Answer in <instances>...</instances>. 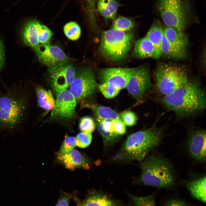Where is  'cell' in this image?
<instances>
[{
    "label": "cell",
    "instance_id": "obj_12",
    "mask_svg": "<svg viewBox=\"0 0 206 206\" xmlns=\"http://www.w3.org/2000/svg\"><path fill=\"white\" fill-rule=\"evenodd\" d=\"M149 71L144 67L138 68L130 79L126 87L129 93L139 99L153 87Z\"/></svg>",
    "mask_w": 206,
    "mask_h": 206
},
{
    "label": "cell",
    "instance_id": "obj_37",
    "mask_svg": "<svg viewBox=\"0 0 206 206\" xmlns=\"http://www.w3.org/2000/svg\"><path fill=\"white\" fill-rule=\"evenodd\" d=\"M72 197L71 194L64 193L61 195L55 206H69L70 199Z\"/></svg>",
    "mask_w": 206,
    "mask_h": 206
},
{
    "label": "cell",
    "instance_id": "obj_34",
    "mask_svg": "<svg viewBox=\"0 0 206 206\" xmlns=\"http://www.w3.org/2000/svg\"><path fill=\"white\" fill-rule=\"evenodd\" d=\"M76 146L81 148H85L88 146L92 141V133L82 132L78 134L76 137Z\"/></svg>",
    "mask_w": 206,
    "mask_h": 206
},
{
    "label": "cell",
    "instance_id": "obj_13",
    "mask_svg": "<svg viewBox=\"0 0 206 206\" xmlns=\"http://www.w3.org/2000/svg\"><path fill=\"white\" fill-rule=\"evenodd\" d=\"M39 60L43 65L50 67L68 62L69 58L59 47L49 43L40 44L33 49Z\"/></svg>",
    "mask_w": 206,
    "mask_h": 206
},
{
    "label": "cell",
    "instance_id": "obj_15",
    "mask_svg": "<svg viewBox=\"0 0 206 206\" xmlns=\"http://www.w3.org/2000/svg\"><path fill=\"white\" fill-rule=\"evenodd\" d=\"M57 159L66 168L71 170L76 168H90L88 159L78 150L74 149L65 154H57Z\"/></svg>",
    "mask_w": 206,
    "mask_h": 206
},
{
    "label": "cell",
    "instance_id": "obj_21",
    "mask_svg": "<svg viewBox=\"0 0 206 206\" xmlns=\"http://www.w3.org/2000/svg\"><path fill=\"white\" fill-rule=\"evenodd\" d=\"M155 53L153 45L146 36L139 39L135 42L133 53L137 58H154Z\"/></svg>",
    "mask_w": 206,
    "mask_h": 206
},
{
    "label": "cell",
    "instance_id": "obj_6",
    "mask_svg": "<svg viewBox=\"0 0 206 206\" xmlns=\"http://www.w3.org/2000/svg\"><path fill=\"white\" fill-rule=\"evenodd\" d=\"M153 74L155 88L163 96L172 93L188 81L185 69L172 65L161 64Z\"/></svg>",
    "mask_w": 206,
    "mask_h": 206
},
{
    "label": "cell",
    "instance_id": "obj_30",
    "mask_svg": "<svg viewBox=\"0 0 206 206\" xmlns=\"http://www.w3.org/2000/svg\"><path fill=\"white\" fill-rule=\"evenodd\" d=\"M37 30L38 39L40 44L48 43L53 35L52 31L39 22L38 23Z\"/></svg>",
    "mask_w": 206,
    "mask_h": 206
},
{
    "label": "cell",
    "instance_id": "obj_19",
    "mask_svg": "<svg viewBox=\"0 0 206 206\" xmlns=\"http://www.w3.org/2000/svg\"><path fill=\"white\" fill-rule=\"evenodd\" d=\"M98 130L102 136L105 147L112 146L119 139L120 137L113 132L111 128L112 120L97 117Z\"/></svg>",
    "mask_w": 206,
    "mask_h": 206
},
{
    "label": "cell",
    "instance_id": "obj_32",
    "mask_svg": "<svg viewBox=\"0 0 206 206\" xmlns=\"http://www.w3.org/2000/svg\"><path fill=\"white\" fill-rule=\"evenodd\" d=\"M76 146V137L66 135L60 150L57 154H63L68 153L73 150Z\"/></svg>",
    "mask_w": 206,
    "mask_h": 206
},
{
    "label": "cell",
    "instance_id": "obj_28",
    "mask_svg": "<svg viewBox=\"0 0 206 206\" xmlns=\"http://www.w3.org/2000/svg\"><path fill=\"white\" fill-rule=\"evenodd\" d=\"M134 23L130 19L123 17L117 18L113 22L112 29L122 31H127L134 26Z\"/></svg>",
    "mask_w": 206,
    "mask_h": 206
},
{
    "label": "cell",
    "instance_id": "obj_8",
    "mask_svg": "<svg viewBox=\"0 0 206 206\" xmlns=\"http://www.w3.org/2000/svg\"><path fill=\"white\" fill-rule=\"evenodd\" d=\"M48 74L50 85L56 95L69 87L76 73L74 66L68 62L49 67Z\"/></svg>",
    "mask_w": 206,
    "mask_h": 206
},
{
    "label": "cell",
    "instance_id": "obj_3",
    "mask_svg": "<svg viewBox=\"0 0 206 206\" xmlns=\"http://www.w3.org/2000/svg\"><path fill=\"white\" fill-rule=\"evenodd\" d=\"M163 128L153 125L130 134L123 143L118 157L125 162H141L160 142L163 135Z\"/></svg>",
    "mask_w": 206,
    "mask_h": 206
},
{
    "label": "cell",
    "instance_id": "obj_18",
    "mask_svg": "<svg viewBox=\"0 0 206 206\" xmlns=\"http://www.w3.org/2000/svg\"><path fill=\"white\" fill-rule=\"evenodd\" d=\"M38 22L35 20L28 21L24 24L21 30V37L23 42L33 49L40 44L37 35Z\"/></svg>",
    "mask_w": 206,
    "mask_h": 206
},
{
    "label": "cell",
    "instance_id": "obj_9",
    "mask_svg": "<svg viewBox=\"0 0 206 206\" xmlns=\"http://www.w3.org/2000/svg\"><path fill=\"white\" fill-rule=\"evenodd\" d=\"M96 87L93 71L89 68H85L76 73L69 90L77 101L91 97L94 94Z\"/></svg>",
    "mask_w": 206,
    "mask_h": 206
},
{
    "label": "cell",
    "instance_id": "obj_31",
    "mask_svg": "<svg viewBox=\"0 0 206 206\" xmlns=\"http://www.w3.org/2000/svg\"><path fill=\"white\" fill-rule=\"evenodd\" d=\"M98 88L103 96L108 99L113 98L118 94L120 90L106 83L98 85Z\"/></svg>",
    "mask_w": 206,
    "mask_h": 206
},
{
    "label": "cell",
    "instance_id": "obj_23",
    "mask_svg": "<svg viewBox=\"0 0 206 206\" xmlns=\"http://www.w3.org/2000/svg\"><path fill=\"white\" fill-rule=\"evenodd\" d=\"M206 177L188 182L186 186L193 197L203 203H206Z\"/></svg>",
    "mask_w": 206,
    "mask_h": 206
},
{
    "label": "cell",
    "instance_id": "obj_1",
    "mask_svg": "<svg viewBox=\"0 0 206 206\" xmlns=\"http://www.w3.org/2000/svg\"><path fill=\"white\" fill-rule=\"evenodd\" d=\"M29 99L25 91L14 87L0 94V133L7 135L22 133V125L28 109Z\"/></svg>",
    "mask_w": 206,
    "mask_h": 206
},
{
    "label": "cell",
    "instance_id": "obj_39",
    "mask_svg": "<svg viewBox=\"0 0 206 206\" xmlns=\"http://www.w3.org/2000/svg\"><path fill=\"white\" fill-rule=\"evenodd\" d=\"M5 60L4 49L3 43L0 39V72L4 65Z\"/></svg>",
    "mask_w": 206,
    "mask_h": 206
},
{
    "label": "cell",
    "instance_id": "obj_5",
    "mask_svg": "<svg viewBox=\"0 0 206 206\" xmlns=\"http://www.w3.org/2000/svg\"><path fill=\"white\" fill-rule=\"evenodd\" d=\"M132 32L111 29L104 31L100 49L103 56L112 61L123 59L130 49L133 37Z\"/></svg>",
    "mask_w": 206,
    "mask_h": 206
},
{
    "label": "cell",
    "instance_id": "obj_10",
    "mask_svg": "<svg viewBox=\"0 0 206 206\" xmlns=\"http://www.w3.org/2000/svg\"><path fill=\"white\" fill-rule=\"evenodd\" d=\"M56 96V104L51 112V117L61 120H71L75 113L76 105V99L67 89L60 92Z\"/></svg>",
    "mask_w": 206,
    "mask_h": 206
},
{
    "label": "cell",
    "instance_id": "obj_22",
    "mask_svg": "<svg viewBox=\"0 0 206 206\" xmlns=\"http://www.w3.org/2000/svg\"><path fill=\"white\" fill-rule=\"evenodd\" d=\"M35 92L39 106L46 111L52 110L55 107L56 100L51 91L38 86L35 87Z\"/></svg>",
    "mask_w": 206,
    "mask_h": 206
},
{
    "label": "cell",
    "instance_id": "obj_16",
    "mask_svg": "<svg viewBox=\"0 0 206 206\" xmlns=\"http://www.w3.org/2000/svg\"><path fill=\"white\" fill-rule=\"evenodd\" d=\"M163 28L164 36L169 42L179 51L186 54L189 41L183 31L166 26Z\"/></svg>",
    "mask_w": 206,
    "mask_h": 206
},
{
    "label": "cell",
    "instance_id": "obj_2",
    "mask_svg": "<svg viewBox=\"0 0 206 206\" xmlns=\"http://www.w3.org/2000/svg\"><path fill=\"white\" fill-rule=\"evenodd\" d=\"M158 100L167 110L180 117L201 112L206 105L205 92L199 82L195 80H188L172 93Z\"/></svg>",
    "mask_w": 206,
    "mask_h": 206
},
{
    "label": "cell",
    "instance_id": "obj_7",
    "mask_svg": "<svg viewBox=\"0 0 206 206\" xmlns=\"http://www.w3.org/2000/svg\"><path fill=\"white\" fill-rule=\"evenodd\" d=\"M157 10L166 26L184 31L191 13L186 0H158Z\"/></svg>",
    "mask_w": 206,
    "mask_h": 206
},
{
    "label": "cell",
    "instance_id": "obj_38",
    "mask_svg": "<svg viewBox=\"0 0 206 206\" xmlns=\"http://www.w3.org/2000/svg\"><path fill=\"white\" fill-rule=\"evenodd\" d=\"M164 206H187L184 202L178 199H173L167 201Z\"/></svg>",
    "mask_w": 206,
    "mask_h": 206
},
{
    "label": "cell",
    "instance_id": "obj_36",
    "mask_svg": "<svg viewBox=\"0 0 206 206\" xmlns=\"http://www.w3.org/2000/svg\"><path fill=\"white\" fill-rule=\"evenodd\" d=\"M121 119L125 125L131 126L134 125L137 120L135 114L130 111L123 112L120 116Z\"/></svg>",
    "mask_w": 206,
    "mask_h": 206
},
{
    "label": "cell",
    "instance_id": "obj_4",
    "mask_svg": "<svg viewBox=\"0 0 206 206\" xmlns=\"http://www.w3.org/2000/svg\"><path fill=\"white\" fill-rule=\"evenodd\" d=\"M142 173L137 183L160 188H168L173 185L175 177L170 163L160 156L152 155L140 162Z\"/></svg>",
    "mask_w": 206,
    "mask_h": 206
},
{
    "label": "cell",
    "instance_id": "obj_20",
    "mask_svg": "<svg viewBox=\"0 0 206 206\" xmlns=\"http://www.w3.org/2000/svg\"><path fill=\"white\" fill-rule=\"evenodd\" d=\"M77 206H119L118 204L107 196L97 193H92L85 199L75 198Z\"/></svg>",
    "mask_w": 206,
    "mask_h": 206
},
{
    "label": "cell",
    "instance_id": "obj_17",
    "mask_svg": "<svg viewBox=\"0 0 206 206\" xmlns=\"http://www.w3.org/2000/svg\"><path fill=\"white\" fill-rule=\"evenodd\" d=\"M164 36L163 27L159 21L155 19L145 36L154 46L155 59H159L162 56L161 45Z\"/></svg>",
    "mask_w": 206,
    "mask_h": 206
},
{
    "label": "cell",
    "instance_id": "obj_14",
    "mask_svg": "<svg viewBox=\"0 0 206 206\" xmlns=\"http://www.w3.org/2000/svg\"><path fill=\"white\" fill-rule=\"evenodd\" d=\"M187 145L192 157L197 161H203L206 159V132L203 129L192 130L188 133Z\"/></svg>",
    "mask_w": 206,
    "mask_h": 206
},
{
    "label": "cell",
    "instance_id": "obj_35",
    "mask_svg": "<svg viewBox=\"0 0 206 206\" xmlns=\"http://www.w3.org/2000/svg\"><path fill=\"white\" fill-rule=\"evenodd\" d=\"M111 128L113 133L120 137L126 132L125 125L121 119L112 120Z\"/></svg>",
    "mask_w": 206,
    "mask_h": 206
},
{
    "label": "cell",
    "instance_id": "obj_27",
    "mask_svg": "<svg viewBox=\"0 0 206 206\" xmlns=\"http://www.w3.org/2000/svg\"><path fill=\"white\" fill-rule=\"evenodd\" d=\"M66 36L72 41H76L80 37L81 29L79 25L74 21L69 22L66 23L64 28Z\"/></svg>",
    "mask_w": 206,
    "mask_h": 206
},
{
    "label": "cell",
    "instance_id": "obj_29",
    "mask_svg": "<svg viewBox=\"0 0 206 206\" xmlns=\"http://www.w3.org/2000/svg\"><path fill=\"white\" fill-rule=\"evenodd\" d=\"M128 195L134 206H155L153 194L144 196H138L130 194Z\"/></svg>",
    "mask_w": 206,
    "mask_h": 206
},
{
    "label": "cell",
    "instance_id": "obj_26",
    "mask_svg": "<svg viewBox=\"0 0 206 206\" xmlns=\"http://www.w3.org/2000/svg\"><path fill=\"white\" fill-rule=\"evenodd\" d=\"M162 56L167 58L179 60L185 58L186 54L176 48L164 36L161 45Z\"/></svg>",
    "mask_w": 206,
    "mask_h": 206
},
{
    "label": "cell",
    "instance_id": "obj_25",
    "mask_svg": "<svg viewBox=\"0 0 206 206\" xmlns=\"http://www.w3.org/2000/svg\"><path fill=\"white\" fill-rule=\"evenodd\" d=\"M86 106L92 110L98 117L111 120L121 119L120 116L109 107L92 104H87Z\"/></svg>",
    "mask_w": 206,
    "mask_h": 206
},
{
    "label": "cell",
    "instance_id": "obj_33",
    "mask_svg": "<svg viewBox=\"0 0 206 206\" xmlns=\"http://www.w3.org/2000/svg\"><path fill=\"white\" fill-rule=\"evenodd\" d=\"M79 127L82 132L92 133L95 129V125L94 120L91 117L85 116L81 119Z\"/></svg>",
    "mask_w": 206,
    "mask_h": 206
},
{
    "label": "cell",
    "instance_id": "obj_24",
    "mask_svg": "<svg viewBox=\"0 0 206 206\" xmlns=\"http://www.w3.org/2000/svg\"><path fill=\"white\" fill-rule=\"evenodd\" d=\"M118 7L115 0H99L97 10L105 19H114L116 18Z\"/></svg>",
    "mask_w": 206,
    "mask_h": 206
},
{
    "label": "cell",
    "instance_id": "obj_11",
    "mask_svg": "<svg viewBox=\"0 0 206 206\" xmlns=\"http://www.w3.org/2000/svg\"><path fill=\"white\" fill-rule=\"evenodd\" d=\"M136 68H109L103 69L100 72L102 83H106L120 90L126 88Z\"/></svg>",
    "mask_w": 206,
    "mask_h": 206
}]
</instances>
